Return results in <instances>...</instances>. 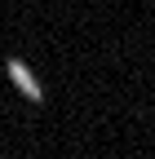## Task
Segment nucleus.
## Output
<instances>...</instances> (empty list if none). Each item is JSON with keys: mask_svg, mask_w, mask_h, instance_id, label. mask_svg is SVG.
Here are the masks:
<instances>
[{"mask_svg": "<svg viewBox=\"0 0 155 159\" xmlns=\"http://www.w3.org/2000/svg\"><path fill=\"white\" fill-rule=\"evenodd\" d=\"M5 71H9V80H18V84H22V93L31 97V102H45V89L31 80V71H27L22 62H18V57H9V62H5Z\"/></svg>", "mask_w": 155, "mask_h": 159, "instance_id": "obj_1", "label": "nucleus"}]
</instances>
